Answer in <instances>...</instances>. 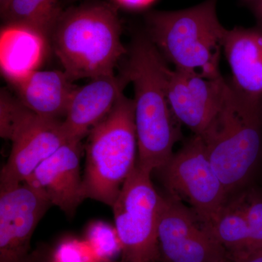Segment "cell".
I'll return each instance as SVG.
<instances>
[{
  "label": "cell",
  "instance_id": "obj_11",
  "mask_svg": "<svg viewBox=\"0 0 262 262\" xmlns=\"http://www.w3.org/2000/svg\"><path fill=\"white\" fill-rule=\"evenodd\" d=\"M63 120H49L34 114L15 133L8 161L0 173V186L28 180L44 160L70 141Z\"/></svg>",
  "mask_w": 262,
  "mask_h": 262
},
{
  "label": "cell",
  "instance_id": "obj_18",
  "mask_svg": "<svg viewBox=\"0 0 262 262\" xmlns=\"http://www.w3.org/2000/svg\"><path fill=\"white\" fill-rule=\"evenodd\" d=\"M34 113L9 91L1 89L0 136L3 139L11 140L16 131Z\"/></svg>",
  "mask_w": 262,
  "mask_h": 262
},
{
  "label": "cell",
  "instance_id": "obj_10",
  "mask_svg": "<svg viewBox=\"0 0 262 262\" xmlns=\"http://www.w3.org/2000/svg\"><path fill=\"white\" fill-rule=\"evenodd\" d=\"M227 84L222 76L208 78L168 68L167 93L174 116L194 135L201 136L218 113Z\"/></svg>",
  "mask_w": 262,
  "mask_h": 262
},
{
  "label": "cell",
  "instance_id": "obj_25",
  "mask_svg": "<svg viewBox=\"0 0 262 262\" xmlns=\"http://www.w3.org/2000/svg\"><path fill=\"white\" fill-rule=\"evenodd\" d=\"M254 13L258 19L259 28L262 29V0H257L255 3Z\"/></svg>",
  "mask_w": 262,
  "mask_h": 262
},
{
  "label": "cell",
  "instance_id": "obj_15",
  "mask_svg": "<svg viewBox=\"0 0 262 262\" xmlns=\"http://www.w3.org/2000/svg\"><path fill=\"white\" fill-rule=\"evenodd\" d=\"M223 51L234 89L246 96L262 98V29H227Z\"/></svg>",
  "mask_w": 262,
  "mask_h": 262
},
{
  "label": "cell",
  "instance_id": "obj_3",
  "mask_svg": "<svg viewBox=\"0 0 262 262\" xmlns=\"http://www.w3.org/2000/svg\"><path fill=\"white\" fill-rule=\"evenodd\" d=\"M261 134L262 98L246 96L228 82L218 113L199 136L227 194L252 171L261 151Z\"/></svg>",
  "mask_w": 262,
  "mask_h": 262
},
{
  "label": "cell",
  "instance_id": "obj_8",
  "mask_svg": "<svg viewBox=\"0 0 262 262\" xmlns=\"http://www.w3.org/2000/svg\"><path fill=\"white\" fill-rule=\"evenodd\" d=\"M52 206L44 191L28 179L0 186V262H25L36 227Z\"/></svg>",
  "mask_w": 262,
  "mask_h": 262
},
{
  "label": "cell",
  "instance_id": "obj_9",
  "mask_svg": "<svg viewBox=\"0 0 262 262\" xmlns=\"http://www.w3.org/2000/svg\"><path fill=\"white\" fill-rule=\"evenodd\" d=\"M163 262H219L227 260L225 248L195 213L182 202L165 198L158 226Z\"/></svg>",
  "mask_w": 262,
  "mask_h": 262
},
{
  "label": "cell",
  "instance_id": "obj_1",
  "mask_svg": "<svg viewBox=\"0 0 262 262\" xmlns=\"http://www.w3.org/2000/svg\"><path fill=\"white\" fill-rule=\"evenodd\" d=\"M127 58L122 73L134 86L137 165L152 173L170 160L182 136L168 101V67L146 35L134 39Z\"/></svg>",
  "mask_w": 262,
  "mask_h": 262
},
{
  "label": "cell",
  "instance_id": "obj_7",
  "mask_svg": "<svg viewBox=\"0 0 262 262\" xmlns=\"http://www.w3.org/2000/svg\"><path fill=\"white\" fill-rule=\"evenodd\" d=\"M159 172L169 196L190 205L208 227L225 206L228 195L207 156L199 136L194 135Z\"/></svg>",
  "mask_w": 262,
  "mask_h": 262
},
{
  "label": "cell",
  "instance_id": "obj_20",
  "mask_svg": "<svg viewBox=\"0 0 262 262\" xmlns=\"http://www.w3.org/2000/svg\"><path fill=\"white\" fill-rule=\"evenodd\" d=\"M241 196L249 229L250 248L252 254L262 250V198L254 194Z\"/></svg>",
  "mask_w": 262,
  "mask_h": 262
},
{
  "label": "cell",
  "instance_id": "obj_24",
  "mask_svg": "<svg viewBox=\"0 0 262 262\" xmlns=\"http://www.w3.org/2000/svg\"><path fill=\"white\" fill-rule=\"evenodd\" d=\"M233 262H262V250Z\"/></svg>",
  "mask_w": 262,
  "mask_h": 262
},
{
  "label": "cell",
  "instance_id": "obj_28",
  "mask_svg": "<svg viewBox=\"0 0 262 262\" xmlns=\"http://www.w3.org/2000/svg\"><path fill=\"white\" fill-rule=\"evenodd\" d=\"M219 262H227V260H224V261H219Z\"/></svg>",
  "mask_w": 262,
  "mask_h": 262
},
{
  "label": "cell",
  "instance_id": "obj_14",
  "mask_svg": "<svg viewBox=\"0 0 262 262\" xmlns=\"http://www.w3.org/2000/svg\"><path fill=\"white\" fill-rule=\"evenodd\" d=\"M16 97L37 115L49 120L65 118L77 86L63 71H31L10 81Z\"/></svg>",
  "mask_w": 262,
  "mask_h": 262
},
{
  "label": "cell",
  "instance_id": "obj_5",
  "mask_svg": "<svg viewBox=\"0 0 262 262\" xmlns=\"http://www.w3.org/2000/svg\"><path fill=\"white\" fill-rule=\"evenodd\" d=\"M134 100L122 94L89 134L83 187L86 199L113 207L137 163Z\"/></svg>",
  "mask_w": 262,
  "mask_h": 262
},
{
  "label": "cell",
  "instance_id": "obj_19",
  "mask_svg": "<svg viewBox=\"0 0 262 262\" xmlns=\"http://www.w3.org/2000/svg\"><path fill=\"white\" fill-rule=\"evenodd\" d=\"M86 237L89 246L101 261H113L122 255V246L115 227L97 221L88 227Z\"/></svg>",
  "mask_w": 262,
  "mask_h": 262
},
{
  "label": "cell",
  "instance_id": "obj_23",
  "mask_svg": "<svg viewBox=\"0 0 262 262\" xmlns=\"http://www.w3.org/2000/svg\"><path fill=\"white\" fill-rule=\"evenodd\" d=\"M124 8L131 10H140L152 4L155 0H115Z\"/></svg>",
  "mask_w": 262,
  "mask_h": 262
},
{
  "label": "cell",
  "instance_id": "obj_13",
  "mask_svg": "<svg viewBox=\"0 0 262 262\" xmlns=\"http://www.w3.org/2000/svg\"><path fill=\"white\" fill-rule=\"evenodd\" d=\"M83 86H77L71 98L62 126L69 141H81L98 122L110 113L124 89L130 83L122 73L91 79Z\"/></svg>",
  "mask_w": 262,
  "mask_h": 262
},
{
  "label": "cell",
  "instance_id": "obj_12",
  "mask_svg": "<svg viewBox=\"0 0 262 262\" xmlns=\"http://www.w3.org/2000/svg\"><path fill=\"white\" fill-rule=\"evenodd\" d=\"M82 151L81 141L65 143L29 179L44 191L52 206L58 207L68 217H73L86 199L80 175Z\"/></svg>",
  "mask_w": 262,
  "mask_h": 262
},
{
  "label": "cell",
  "instance_id": "obj_4",
  "mask_svg": "<svg viewBox=\"0 0 262 262\" xmlns=\"http://www.w3.org/2000/svg\"><path fill=\"white\" fill-rule=\"evenodd\" d=\"M216 3L206 0L187 9L146 15V36L177 70L208 78L222 76L221 52L227 29L217 16Z\"/></svg>",
  "mask_w": 262,
  "mask_h": 262
},
{
  "label": "cell",
  "instance_id": "obj_27",
  "mask_svg": "<svg viewBox=\"0 0 262 262\" xmlns=\"http://www.w3.org/2000/svg\"><path fill=\"white\" fill-rule=\"evenodd\" d=\"M67 1L71 2V3H72V2L77 1V0H67Z\"/></svg>",
  "mask_w": 262,
  "mask_h": 262
},
{
  "label": "cell",
  "instance_id": "obj_17",
  "mask_svg": "<svg viewBox=\"0 0 262 262\" xmlns=\"http://www.w3.org/2000/svg\"><path fill=\"white\" fill-rule=\"evenodd\" d=\"M206 227L233 261L251 254L249 229L241 196L226 203L213 223Z\"/></svg>",
  "mask_w": 262,
  "mask_h": 262
},
{
  "label": "cell",
  "instance_id": "obj_21",
  "mask_svg": "<svg viewBox=\"0 0 262 262\" xmlns=\"http://www.w3.org/2000/svg\"><path fill=\"white\" fill-rule=\"evenodd\" d=\"M53 262H88L82 245L75 239H67L52 250Z\"/></svg>",
  "mask_w": 262,
  "mask_h": 262
},
{
  "label": "cell",
  "instance_id": "obj_16",
  "mask_svg": "<svg viewBox=\"0 0 262 262\" xmlns=\"http://www.w3.org/2000/svg\"><path fill=\"white\" fill-rule=\"evenodd\" d=\"M63 11L60 0H12L2 18L5 27L27 31L48 43Z\"/></svg>",
  "mask_w": 262,
  "mask_h": 262
},
{
  "label": "cell",
  "instance_id": "obj_2",
  "mask_svg": "<svg viewBox=\"0 0 262 262\" xmlns=\"http://www.w3.org/2000/svg\"><path fill=\"white\" fill-rule=\"evenodd\" d=\"M117 9L103 2L63 10L53 29L52 48L72 82L115 74L128 50L122 44Z\"/></svg>",
  "mask_w": 262,
  "mask_h": 262
},
{
  "label": "cell",
  "instance_id": "obj_6",
  "mask_svg": "<svg viewBox=\"0 0 262 262\" xmlns=\"http://www.w3.org/2000/svg\"><path fill=\"white\" fill-rule=\"evenodd\" d=\"M151 175L136 163L112 207L125 262L160 260L158 226L165 196L157 192Z\"/></svg>",
  "mask_w": 262,
  "mask_h": 262
},
{
  "label": "cell",
  "instance_id": "obj_26",
  "mask_svg": "<svg viewBox=\"0 0 262 262\" xmlns=\"http://www.w3.org/2000/svg\"><path fill=\"white\" fill-rule=\"evenodd\" d=\"M12 0H0V13L1 17L5 14L8 8H9Z\"/></svg>",
  "mask_w": 262,
  "mask_h": 262
},
{
  "label": "cell",
  "instance_id": "obj_22",
  "mask_svg": "<svg viewBox=\"0 0 262 262\" xmlns=\"http://www.w3.org/2000/svg\"><path fill=\"white\" fill-rule=\"evenodd\" d=\"M25 262H53L52 260V249L46 247L37 248L35 251H32L29 255ZM97 262H125L120 261H98Z\"/></svg>",
  "mask_w": 262,
  "mask_h": 262
}]
</instances>
